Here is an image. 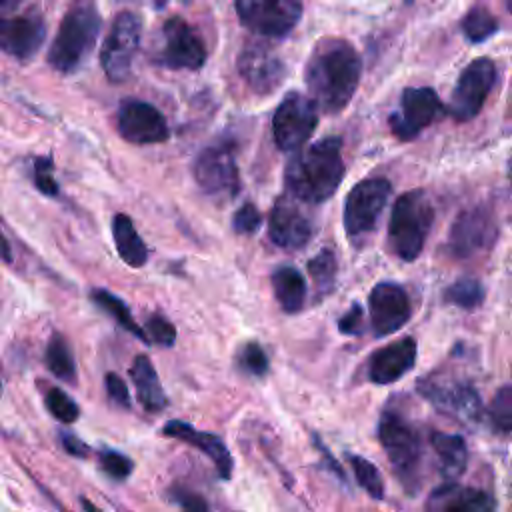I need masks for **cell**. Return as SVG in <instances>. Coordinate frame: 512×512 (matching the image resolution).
I'll return each instance as SVG.
<instances>
[{
    "instance_id": "cell-1",
    "label": "cell",
    "mask_w": 512,
    "mask_h": 512,
    "mask_svg": "<svg viewBox=\"0 0 512 512\" xmlns=\"http://www.w3.org/2000/svg\"><path fill=\"white\" fill-rule=\"evenodd\" d=\"M362 74L356 48L342 38H322L304 66V80L314 106L336 114L354 96Z\"/></svg>"
},
{
    "instance_id": "cell-2",
    "label": "cell",
    "mask_w": 512,
    "mask_h": 512,
    "mask_svg": "<svg viewBox=\"0 0 512 512\" xmlns=\"http://www.w3.org/2000/svg\"><path fill=\"white\" fill-rule=\"evenodd\" d=\"M342 176V140L336 136L322 138L296 152L284 170L288 192L308 204L326 202L338 190Z\"/></svg>"
},
{
    "instance_id": "cell-3",
    "label": "cell",
    "mask_w": 512,
    "mask_h": 512,
    "mask_svg": "<svg viewBox=\"0 0 512 512\" xmlns=\"http://www.w3.org/2000/svg\"><path fill=\"white\" fill-rule=\"evenodd\" d=\"M102 30V16L94 4H74L60 20L48 50V64L60 74L78 72L92 56Z\"/></svg>"
},
{
    "instance_id": "cell-4",
    "label": "cell",
    "mask_w": 512,
    "mask_h": 512,
    "mask_svg": "<svg viewBox=\"0 0 512 512\" xmlns=\"http://www.w3.org/2000/svg\"><path fill=\"white\" fill-rule=\"evenodd\" d=\"M434 222V206L424 190H410L402 194L390 214L388 242L394 254L412 262L422 252L428 232Z\"/></svg>"
},
{
    "instance_id": "cell-5",
    "label": "cell",
    "mask_w": 512,
    "mask_h": 512,
    "mask_svg": "<svg viewBox=\"0 0 512 512\" xmlns=\"http://www.w3.org/2000/svg\"><path fill=\"white\" fill-rule=\"evenodd\" d=\"M378 440L402 486L416 492L422 460V444L416 428L402 414L386 410L378 422Z\"/></svg>"
},
{
    "instance_id": "cell-6",
    "label": "cell",
    "mask_w": 512,
    "mask_h": 512,
    "mask_svg": "<svg viewBox=\"0 0 512 512\" xmlns=\"http://www.w3.org/2000/svg\"><path fill=\"white\" fill-rule=\"evenodd\" d=\"M140 38H142L140 16L134 10L118 12L100 48V64L110 82L120 84L128 80L134 58L140 48Z\"/></svg>"
},
{
    "instance_id": "cell-7",
    "label": "cell",
    "mask_w": 512,
    "mask_h": 512,
    "mask_svg": "<svg viewBox=\"0 0 512 512\" xmlns=\"http://www.w3.org/2000/svg\"><path fill=\"white\" fill-rule=\"evenodd\" d=\"M192 174L204 194L214 200H232L240 190V174L230 142L206 146L194 160Z\"/></svg>"
},
{
    "instance_id": "cell-8",
    "label": "cell",
    "mask_w": 512,
    "mask_h": 512,
    "mask_svg": "<svg viewBox=\"0 0 512 512\" xmlns=\"http://www.w3.org/2000/svg\"><path fill=\"white\" fill-rule=\"evenodd\" d=\"M498 238L494 214L484 206L462 210L448 232V252L458 260L486 254Z\"/></svg>"
},
{
    "instance_id": "cell-9",
    "label": "cell",
    "mask_w": 512,
    "mask_h": 512,
    "mask_svg": "<svg viewBox=\"0 0 512 512\" xmlns=\"http://www.w3.org/2000/svg\"><path fill=\"white\" fill-rule=\"evenodd\" d=\"M390 182L386 178L374 176L354 184L344 202V230L350 238L364 236L376 228V222L388 202Z\"/></svg>"
},
{
    "instance_id": "cell-10",
    "label": "cell",
    "mask_w": 512,
    "mask_h": 512,
    "mask_svg": "<svg viewBox=\"0 0 512 512\" xmlns=\"http://www.w3.org/2000/svg\"><path fill=\"white\" fill-rule=\"evenodd\" d=\"M318 124V110L310 98L298 92H290L278 104L272 118L274 142L280 150H300L312 136Z\"/></svg>"
},
{
    "instance_id": "cell-11",
    "label": "cell",
    "mask_w": 512,
    "mask_h": 512,
    "mask_svg": "<svg viewBox=\"0 0 512 512\" xmlns=\"http://www.w3.org/2000/svg\"><path fill=\"white\" fill-rule=\"evenodd\" d=\"M156 62L170 70H198L206 62V46L202 36L182 18L170 16L162 24V46Z\"/></svg>"
},
{
    "instance_id": "cell-12",
    "label": "cell",
    "mask_w": 512,
    "mask_h": 512,
    "mask_svg": "<svg viewBox=\"0 0 512 512\" xmlns=\"http://www.w3.org/2000/svg\"><path fill=\"white\" fill-rule=\"evenodd\" d=\"M234 8L244 28L270 38L286 36L302 16L296 0H238Z\"/></svg>"
},
{
    "instance_id": "cell-13",
    "label": "cell",
    "mask_w": 512,
    "mask_h": 512,
    "mask_svg": "<svg viewBox=\"0 0 512 512\" xmlns=\"http://www.w3.org/2000/svg\"><path fill=\"white\" fill-rule=\"evenodd\" d=\"M418 392L438 410L454 418H460L464 422H476L480 418L482 402L476 388L468 382L436 374L420 380Z\"/></svg>"
},
{
    "instance_id": "cell-14",
    "label": "cell",
    "mask_w": 512,
    "mask_h": 512,
    "mask_svg": "<svg viewBox=\"0 0 512 512\" xmlns=\"http://www.w3.org/2000/svg\"><path fill=\"white\" fill-rule=\"evenodd\" d=\"M494 80H496V66L490 58L472 60L462 70L456 82V88L448 104V112L460 122L472 120L480 112L488 92L494 86Z\"/></svg>"
},
{
    "instance_id": "cell-15",
    "label": "cell",
    "mask_w": 512,
    "mask_h": 512,
    "mask_svg": "<svg viewBox=\"0 0 512 512\" xmlns=\"http://www.w3.org/2000/svg\"><path fill=\"white\" fill-rule=\"evenodd\" d=\"M442 114V102L432 88H406L398 112L390 116V128L396 138L412 140Z\"/></svg>"
},
{
    "instance_id": "cell-16",
    "label": "cell",
    "mask_w": 512,
    "mask_h": 512,
    "mask_svg": "<svg viewBox=\"0 0 512 512\" xmlns=\"http://www.w3.org/2000/svg\"><path fill=\"white\" fill-rule=\"evenodd\" d=\"M116 128L132 144H160L170 138L164 114L144 100H124L116 112Z\"/></svg>"
},
{
    "instance_id": "cell-17",
    "label": "cell",
    "mask_w": 512,
    "mask_h": 512,
    "mask_svg": "<svg viewBox=\"0 0 512 512\" xmlns=\"http://www.w3.org/2000/svg\"><path fill=\"white\" fill-rule=\"evenodd\" d=\"M236 66L248 88L264 96L274 92L286 76L282 58L270 46L258 42H250L242 48Z\"/></svg>"
},
{
    "instance_id": "cell-18",
    "label": "cell",
    "mask_w": 512,
    "mask_h": 512,
    "mask_svg": "<svg viewBox=\"0 0 512 512\" xmlns=\"http://www.w3.org/2000/svg\"><path fill=\"white\" fill-rule=\"evenodd\" d=\"M312 232V220L298 202L292 200V196L284 194L276 198L268 216V236L276 246L284 250L302 248L310 240Z\"/></svg>"
},
{
    "instance_id": "cell-19",
    "label": "cell",
    "mask_w": 512,
    "mask_h": 512,
    "mask_svg": "<svg viewBox=\"0 0 512 512\" xmlns=\"http://www.w3.org/2000/svg\"><path fill=\"white\" fill-rule=\"evenodd\" d=\"M368 310L376 336H388L400 330L412 314L406 290L394 282H380L370 290Z\"/></svg>"
},
{
    "instance_id": "cell-20",
    "label": "cell",
    "mask_w": 512,
    "mask_h": 512,
    "mask_svg": "<svg viewBox=\"0 0 512 512\" xmlns=\"http://www.w3.org/2000/svg\"><path fill=\"white\" fill-rule=\"evenodd\" d=\"M46 40V24L38 14L0 16V52L30 60Z\"/></svg>"
},
{
    "instance_id": "cell-21",
    "label": "cell",
    "mask_w": 512,
    "mask_h": 512,
    "mask_svg": "<svg viewBox=\"0 0 512 512\" xmlns=\"http://www.w3.org/2000/svg\"><path fill=\"white\" fill-rule=\"evenodd\" d=\"M424 512H496V498L482 488L444 482L428 494Z\"/></svg>"
},
{
    "instance_id": "cell-22",
    "label": "cell",
    "mask_w": 512,
    "mask_h": 512,
    "mask_svg": "<svg viewBox=\"0 0 512 512\" xmlns=\"http://www.w3.org/2000/svg\"><path fill=\"white\" fill-rule=\"evenodd\" d=\"M416 362L414 338H400L384 348H378L368 360V378L374 384H392L400 380Z\"/></svg>"
},
{
    "instance_id": "cell-23",
    "label": "cell",
    "mask_w": 512,
    "mask_h": 512,
    "mask_svg": "<svg viewBox=\"0 0 512 512\" xmlns=\"http://www.w3.org/2000/svg\"><path fill=\"white\" fill-rule=\"evenodd\" d=\"M162 434L164 436H170V438H176L180 442H186L194 448H198L200 452H204L212 464L216 466L220 478L228 480L230 474H232V454L230 450L226 448V444L222 442L220 436L216 434H210V432H202V430H196L192 424L188 422H182V420H170L164 424L162 428Z\"/></svg>"
},
{
    "instance_id": "cell-24",
    "label": "cell",
    "mask_w": 512,
    "mask_h": 512,
    "mask_svg": "<svg viewBox=\"0 0 512 512\" xmlns=\"http://www.w3.org/2000/svg\"><path fill=\"white\" fill-rule=\"evenodd\" d=\"M130 378L134 382L138 402L146 412H160L166 408L168 398L162 390L160 378L156 374V368L152 360L146 354H138L130 368Z\"/></svg>"
},
{
    "instance_id": "cell-25",
    "label": "cell",
    "mask_w": 512,
    "mask_h": 512,
    "mask_svg": "<svg viewBox=\"0 0 512 512\" xmlns=\"http://www.w3.org/2000/svg\"><path fill=\"white\" fill-rule=\"evenodd\" d=\"M112 238L124 264L130 268H142L148 262V248L128 214L120 212L112 218Z\"/></svg>"
},
{
    "instance_id": "cell-26",
    "label": "cell",
    "mask_w": 512,
    "mask_h": 512,
    "mask_svg": "<svg viewBox=\"0 0 512 512\" xmlns=\"http://www.w3.org/2000/svg\"><path fill=\"white\" fill-rule=\"evenodd\" d=\"M430 444L438 456L440 472L444 474L446 482H456V478L464 472L468 462V448L462 436L446 434V432H432Z\"/></svg>"
},
{
    "instance_id": "cell-27",
    "label": "cell",
    "mask_w": 512,
    "mask_h": 512,
    "mask_svg": "<svg viewBox=\"0 0 512 512\" xmlns=\"http://www.w3.org/2000/svg\"><path fill=\"white\" fill-rule=\"evenodd\" d=\"M272 288L278 304L284 312L294 314L304 306L306 280L294 266H282L272 272Z\"/></svg>"
},
{
    "instance_id": "cell-28",
    "label": "cell",
    "mask_w": 512,
    "mask_h": 512,
    "mask_svg": "<svg viewBox=\"0 0 512 512\" xmlns=\"http://www.w3.org/2000/svg\"><path fill=\"white\" fill-rule=\"evenodd\" d=\"M90 298H92V302H94L100 310H104L112 320H116V324H118L120 328H124L126 332H130V334H132L134 338H138L140 342L150 344L148 338H146L144 328L138 326V322L134 320V316H132V312H130V308H128V304H126L124 300H120L116 294H112V292H108V290H104V288H94V290L90 292Z\"/></svg>"
},
{
    "instance_id": "cell-29",
    "label": "cell",
    "mask_w": 512,
    "mask_h": 512,
    "mask_svg": "<svg viewBox=\"0 0 512 512\" xmlns=\"http://www.w3.org/2000/svg\"><path fill=\"white\" fill-rule=\"evenodd\" d=\"M44 362H46V368L58 380L68 382V384L76 382V360H74L68 340L62 334H54L48 340L46 352H44Z\"/></svg>"
},
{
    "instance_id": "cell-30",
    "label": "cell",
    "mask_w": 512,
    "mask_h": 512,
    "mask_svg": "<svg viewBox=\"0 0 512 512\" xmlns=\"http://www.w3.org/2000/svg\"><path fill=\"white\" fill-rule=\"evenodd\" d=\"M308 272L312 276L314 288L318 292V296L328 294L334 288V280H336V272H338V262L332 250L324 248L320 250L310 262H308Z\"/></svg>"
},
{
    "instance_id": "cell-31",
    "label": "cell",
    "mask_w": 512,
    "mask_h": 512,
    "mask_svg": "<svg viewBox=\"0 0 512 512\" xmlns=\"http://www.w3.org/2000/svg\"><path fill=\"white\" fill-rule=\"evenodd\" d=\"M484 286L476 278H460L444 292V300L464 310H474L484 302Z\"/></svg>"
},
{
    "instance_id": "cell-32",
    "label": "cell",
    "mask_w": 512,
    "mask_h": 512,
    "mask_svg": "<svg viewBox=\"0 0 512 512\" xmlns=\"http://www.w3.org/2000/svg\"><path fill=\"white\" fill-rule=\"evenodd\" d=\"M498 30V20L492 12L476 6L462 18V32L470 42H484Z\"/></svg>"
},
{
    "instance_id": "cell-33",
    "label": "cell",
    "mask_w": 512,
    "mask_h": 512,
    "mask_svg": "<svg viewBox=\"0 0 512 512\" xmlns=\"http://www.w3.org/2000/svg\"><path fill=\"white\" fill-rule=\"evenodd\" d=\"M488 418L496 432L508 434L512 432V386H502L490 406H488Z\"/></svg>"
},
{
    "instance_id": "cell-34",
    "label": "cell",
    "mask_w": 512,
    "mask_h": 512,
    "mask_svg": "<svg viewBox=\"0 0 512 512\" xmlns=\"http://www.w3.org/2000/svg\"><path fill=\"white\" fill-rule=\"evenodd\" d=\"M350 466L358 484L366 490V494L380 500L384 496V480L378 468L364 456H350Z\"/></svg>"
},
{
    "instance_id": "cell-35",
    "label": "cell",
    "mask_w": 512,
    "mask_h": 512,
    "mask_svg": "<svg viewBox=\"0 0 512 512\" xmlns=\"http://www.w3.org/2000/svg\"><path fill=\"white\" fill-rule=\"evenodd\" d=\"M44 404H46V410L62 424H72L78 420L80 416V408L78 404L62 390V388H48L46 396H44Z\"/></svg>"
},
{
    "instance_id": "cell-36",
    "label": "cell",
    "mask_w": 512,
    "mask_h": 512,
    "mask_svg": "<svg viewBox=\"0 0 512 512\" xmlns=\"http://www.w3.org/2000/svg\"><path fill=\"white\" fill-rule=\"evenodd\" d=\"M238 366L250 376H264L268 372V356L256 342H246L236 356Z\"/></svg>"
},
{
    "instance_id": "cell-37",
    "label": "cell",
    "mask_w": 512,
    "mask_h": 512,
    "mask_svg": "<svg viewBox=\"0 0 512 512\" xmlns=\"http://www.w3.org/2000/svg\"><path fill=\"white\" fill-rule=\"evenodd\" d=\"M144 332H146V338H148L150 344H158V346L170 348L176 342V328L162 314H150L146 318Z\"/></svg>"
},
{
    "instance_id": "cell-38",
    "label": "cell",
    "mask_w": 512,
    "mask_h": 512,
    "mask_svg": "<svg viewBox=\"0 0 512 512\" xmlns=\"http://www.w3.org/2000/svg\"><path fill=\"white\" fill-rule=\"evenodd\" d=\"M98 462L100 468L114 480H126L134 468V462L118 450H100Z\"/></svg>"
},
{
    "instance_id": "cell-39",
    "label": "cell",
    "mask_w": 512,
    "mask_h": 512,
    "mask_svg": "<svg viewBox=\"0 0 512 512\" xmlns=\"http://www.w3.org/2000/svg\"><path fill=\"white\" fill-rule=\"evenodd\" d=\"M54 162L50 156H38L34 158V186L44 194V196H58L60 186L52 174Z\"/></svg>"
},
{
    "instance_id": "cell-40",
    "label": "cell",
    "mask_w": 512,
    "mask_h": 512,
    "mask_svg": "<svg viewBox=\"0 0 512 512\" xmlns=\"http://www.w3.org/2000/svg\"><path fill=\"white\" fill-rule=\"evenodd\" d=\"M260 224H262V214L250 202L242 204L232 216V228L236 234H252L260 228Z\"/></svg>"
},
{
    "instance_id": "cell-41",
    "label": "cell",
    "mask_w": 512,
    "mask_h": 512,
    "mask_svg": "<svg viewBox=\"0 0 512 512\" xmlns=\"http://www.w3.org/2000/svg\"><path fill=\"white\" fill-rule=\"evenodd\" d=\"M170 496L180 506L182 512H210V506L204 500V496H200L194 490H188L184 486H174L170 490Z\"/></svg>"
},
{
    "instance_id": "cell-42",
    "label": "cell",
    "mask_w": 512,
    "mask_h": 512,
    "mask_svg": "<svg viewBox=\"0 0 512 512\" xmlns=\"http://www.w3.org/2000/svg\"><path fill=\"white\" fill-rule=\"evenodd\" d=\"M104 386H106V394L110 398V402H114L116 406L130 410L132 400H130V392L126 382L116 374V372H108L104 378Z\"/></svg>"
},
{
    "instance_id": "cell-43",
    "label": "cell",
    "mask_w": 512,
    "mask_h": 512,
    "mask_svg": "<svg viewBox=\"0 0 512 512\" xmlns=\"http://www.w3.org/2000/svg\"><path fill=\"white\" fill-rule=\"evenodd\" d=\"M338 328L344 334H352V336L360 334L362 332V308L358 304H352V308L340 318Z\"/></svg>"
},
{
    "instance_id": "cell-44",
    "label": "cell",
    "mask_w": 512,
    "mask_h": 512,
    "mask_svg": "<svg viewBox=\"0 0 512 512\" xmlns=\"http://www.w3.org/2000/svg\"><path fill=\"white\" fill-rule=\"evenodd\" d=\"M60 444H62V448H64L70 456H74V458H86V456L90 454L88 444L82 442V440H80L76 434H72V432H60Z\"/></svg>"
},
{
    "instance_id": "cell-45",
    "label": "cell",
    "mask_w": 512,
    "mask_h": 512,
    "mask_svg": "<svg viewBox=\"0 0 512 512\" xmlns=\"http://www.w3.org/2000/svg\"><path fill=\"white\" fill-rule=\"evenodd\" d=\"M0 260L12 262V248H10V244H8V240L4 238L2 232H0Z\"/></svg>"
},
{
    "instance_id": "cell-46",
    "label": "cell",
    "mask_w": 512,
    "mask_h": 512,
    "mask_svg": "<svg viewBox=\"0 0 512 512\" xmlns=\"http://www.w3.org/2000/svg\"><path fill=\"white\" fill-rule=\"evenodd\" d=\"M82 506L86 512H100V508H96V504H92L88 498H82Z\"/></svg>"
},
{
    "instance_id": "cell-47",
    "label": "cell",
    "mask_w": 512,
    "mask_h": 512,
    "mask_svg": "<svg viewBox=\"0 0 512 512\" xmlns=\"http://www.w3.org/2000/svg\"><path fill=\"white\" fill-rule=\"evenodd\" d=\"M16 4L14 2H10V0H0V12H4V10H8V8H14Z\"/></svg>"
},
{
    "instance_id": "cell-48",
    "label": "cell",
    "mask_w": 512,
    "mask_h": 512,
    "mask_svg": "<svg viewBox=\"0 0 512 512\" xmlns=\"http://www.w3.org/2000/svg\"><path fill=\"white\" fill-rule=\"evenodd\" d=\"M508 176H510V184H512V158L508 162Z\"/></svg>"
},
{
    "instance_id": "cell-49",
    "label": "cell",
    "mask_w": 512,
    "mask_h": 512,
    "mask_svg": "<svg viewBox=\"0 0 512 512\" xmlns=\"http://www.w3.org/2000/svg\"><path fill=\"white\" fill-rule=\"evenodd\" d=\"M506 8L512 12V2H508V4H506Z\"/></svg>"
},
{
    "instance_id": "cell-50",
    "label": "cell",
    "mask_w": 512,
    "mask_h": 512,
    "mask_svg": "<svg viewBox=\"0 0 512 512\" xmlns=\"http://www.w3.org/2000/svg\"><path fill=\"white\" fill-rule=\"evenodd\" d=\"M0 394H2V380H0Z\"/></svg>"
}]
</instances>
